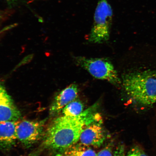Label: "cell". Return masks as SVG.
I'll list each match as a JSON object with an SVG mask.
<instances>
[{
  "mask_svg": "<svg viewBox=\"0 0 156 156\" xmlns=\"http://www.w3.org/2000/svg\"><path fill=\"white\" fill-rule=\"evenodd\" d=\"M106 139V134L99 116L85 127L79 138V144L89 147H99Z\"/></svg>",
  "mask_w": 156,
  "mask_h": 156,
  "instance_id": "8992f818",
  "label": "cell"
},
{
  "mask_svg": "<svg viewBox=\"0 0 156 156\" xmlns=\"http://www.w3.org/2000/svg\"><path fill=\"white\" fill-rule=\"evenodd\" d=\"M45 120H23L17 127V140L27 148L40 141L44 134Z\"/></svg>",
  "mask_w": 156,
  "mask_h": 156,
  "instance_id": "5b68a950",
  "label": "cell"
},
{
  "mask_svg": "<svg viewBox=\"0 0 156 156\" xmlns=\"http://www.w3.org/2000/svg\"><path fill=\"white\" fill-rule=\"evenodd\" d=\"M83 103L75 99L64 107L62 112V115L70 116L79 115L83 112Z\"/></svg>",
  "mask_w": 156,
  "mask_h": 156,
  "instance_id": "8fae6325",
  "label": "cell"
},
{
  "mask_svg": "<svg viewBox=\"0 0 156 156\" xmlns=\"http://www.w3.org/2000/svg\"><path fill=\"white\" fill-rule=\"evenodd\" d=\"M122 84L133 103L142 107L156 105V73L134 72L125 74Z\"/></svg>",
  "mask_w": 156,
  "mask_h": 156,
  "instance_id": "7a4b0ae2",
  "label": "cell"
},
{
  "mask_svg": "<svg viewBox=\"0 0 156 156\" xmlns=\"http://www.w3.org/2000/svg\"><path fill=\"white\" fill-rule=\"evenodd\" d=\"M126 155L124 146L120 145L114 151L113 156H126Z\"/></svg>",
  "mask_w": 156,
  "mask_h": 156,
  "instance_id": "5bb4252c",
  "label": "cell"
},
{
  "mask_svg": "<svg viewBox=\"0 0 156 156\" xmlns=\"http://www.w3.org/2000/svg\"><path fill=\"white\" fill-rule=\"evenodd\" d=\"M114 153L112 146H108L99 151L97 154V156H113Z\"/></svg>",
  "mask_w": 156,
  "mask_h": 156,
  "instance_id": "4fadbf2b",
  "label": "cell"
},
{
  "mask_svg": "<svg viewBox=\"0 0 156 156\" xmlns=\"http://www.w3.org/2000/svg\"><path fill=\"white\" fill-rule=\"evenodd\" d=\"M74 60L78 66L87 70L96 79L107 81L117 87L122 84L113 64L106 58L77 56L74 58Z\"/></svg>",
  "mask_w": 156,
  "mask_h": 156,
  "instance_id": "277c9868",
  "label": "cell"
},
{
  "mask_svg": "<svg viewBox=\"0 0 156 156\" xmlns=\"http://www.w3.org/2000/svg\"><path fill=\"white\" fill-rule=\"evenodd\" d=\"M64 156H97V153L90 147L79 143L70 148Z\"/></svg>",
  "mask_w": 156,
  "mask_h": 156,
  "instance_id": "30bf717a",
  "label": "cell"
},
{
  "mask_svg": "<svg viewBox=\"0 0 156 156\" xmlns=\"http://www.w3.org/2000/svg\"><path fill=\"white\" fill-rule=\"evenodd\" d=\"M21 113L6 90L0 82V122H16L21 117Z\"/></svg>",
  "mask_w": 156,
  "mask_h": 156,
  "instance_id": "52a82bcc",
  "label": "cell"
},
{
  "mask_svg": "<svg viewBox=\"0 0 156 156\" xmlns=\"http://www.w3.org/2000/svg\"><path fill=\"white\" fill-rule=\"evenodd\" d=\"M19 122H0V150L9 151L14 147L17 140L16 129Z\"/></svg>",
  "mask_w": 156,
  "mask_h": 156,
  "instance_id": "9c48e42d",
  "label": "cell"
},
{
  "mask_svg": "<svg viewBox=\"0 0 156 156\" xmlns=\"http://www.w3.org/2000/svg\"><path fill=\"white\" fill-rule=\"evenodd\" d=\"M5 1L9 6H14L17 4L20 1V0H5Z\"/></svg>",
  "mask_w": 156,
  "mask_h": 156,
  "instance_id": "9a60e30c",
  "label": "cell"
},
{
  "mask_svg": "<svg viewBox=\"0 0 156 156\" xmlns=\"http://www.w3.org/2000/svg\"><path fill=\"white\" fill-rule=\"evenodd\" d=\"M94 106L77 116L62 115L49 126L44 135L42 145L55 156H64L70 148L77 144L84 129L98 117Z\"/></svg>",
  "mask_w": 156,
  "mask_h": 156,
  "instance_id": "6da1fadb",
  "label": "cell"
},
{
  "mask_svg": "<svg viewBox=\"0 0 156 156\" xmlns=\"http://www.w3.org/2000/svg\"><path fill=\"white\" fill-rule=\"evenodd\" d=\"M28 156H38L37 155V154H31L29 155Z\"/></svg>",
  "mask_w": 156,
  "mask_h": 156,
  "instance_id": "2e32d148",
  "label": "cell"
},
{
  "mask_svg": "<svg viewBox=\"0 0 156 156\" xmlns=\"http://www.w3.org/2000/svg\"><path fill=\"white\" fill-rule=\"evenodd\" d=\"M113 16L112 8L107 0H98L89 37L90 42L102 43L110 38Z\"/></svg>",
  "mask_w": 156,
  "mask_h": 156,
  "instance_id": "3957f363",
  "label": "cell"
},
{
  "mask_svg": "<svg viewBox=\"0 0 156 156\" xmlns=\"http://www.w3.org/2000/svg\"><path fill=\"white\" fill-rule=\"evenodd\" d=\"M79 89L76 84H72L62 90L55 98L50 108L52 116L58 115L67 105L77 98Z\"/></svg>",
  "mask_w": 156,
  "mask_h": 156,
  "instance_id": "ba28073f",
  "label": "cell"
},
{
  "mask_svg": "<svg viewBox=\"0 0 156 156\" xmlns=\"http://www.w3.org/2000/svg\"><path fill=\"white\" fill-rule=\"evenodd\" d=\"M126 156H149L141 148L136 146L130 150Z\"/></svg>",
  "mask_w": 156,
  "mask_h": 156,
  "instance_id": "7c38bea8",
  "label": "cell"
}]
</instances>
